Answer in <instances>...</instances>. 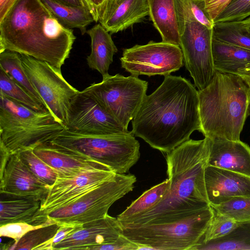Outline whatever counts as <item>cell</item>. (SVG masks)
Here are the masks:
<instances>
[{"mask_svg":"<svg viewBox=\"0 0 250 250\" xmlns=\"http://www.w3.org/2000/svg\"><path fill=\"white\" fill-rule=\"evenodd\" d=\"M33 151L53 168L59 177L74 175L88 169L111 170L106 165L83 153L60 147L49 142L38 146Z\"/></svg>","mask_w":250,"mask_h":250,"instance_id":"17","label":"cell"},{"mask_svg":"<svg viewBox=\"0 0 250 250\" xmlns=\"http://www.w3.org/2000/svg\"><path fill=\"white\" fill-rule=\"evenodd\" d=\"M194 250H250V221L238 223L227 235L199 245Z\"/></svg>","mask_w":250,"mask_h":250,"instance_id":"28","label":"cell"},{"mask_svg":"<svg viewBox=\"0 0 250 250\" xmlns=\"http://www.w3.org/2000/svg\"><path fill=\"white\" fill-rule=\"evenodd\" d=\"M149 16L162 42L180 46V34L174 0H148Z\"/></svg>","mask_w":250,"mask_h":250,"instance_id":"22","label":"cell"},{"mask_svg":"<svg viewBox=\"0 0 250 250\" xmlns=\"http://www.w3.org/2000/svg\"><path fill=\"white\" fill-rule=\"evenodd\" d=\"M210 206L217 212L237 223L250 221V197H234L220 204Z\"/></svg>","mask_w":250,"mask_h":250,"instance_id":"32","label":"cell"},{"mask_svg":"<svg viewBox=\"0 0 250 250\" xmlns=\"http://www.w3.org/2000/svg\"><path fill=\"white\" fill-rule=\"evenodd\" d=\"M20 55L23 68L46 108L65 125L70 100L79 90L66 81L61 69L46 62Z\"/></svg>","mask_w":250,"mask_h":250,"instance_id":"11","label":"cell"},{"mask_svg":"<svg viewBox=\"0 0 250 250\" xmlns=\"http://www.w3.org/2000/svg\"><path fill=\"white\" fill-rule=\"evenodd\" d=\"M59 227L54 224L33 229L25 234L18 242L1 246V249L37 250L39 246L55 236Z\"/></svg>","mask_w":250,"mask_h":250,"instance_id":"30","label":"cell"},{"mask_svg":"<svg viewBox=\"0 0 250 250\" xmlns=\"http://www.w3.org/2000/svg\"><path fill=\"white\" fill-rule=\"evenodd\" d=\"M65 128L49 111L33 110L0 93V145L11 154L34 149Z\"/></svg>","mask_w":250,"mask_h":250,"instance_id":"6","label":"cell"},{"mask_svg":"<svg viewBox=\"0 0 250 250\" xmlns=\"http://www.w3.org/2000/svg\"><path fill=\"white\" fill-rule=\"evenodd\" d=\"M116 174L111 170L93 169L68 176H57L46 196L41 202L40 209L34 216L32 224L35 220L96 188Z\"/></svg>","mask_w":250,"mask_h":250,"instance_id":"14","label":"cell"},{"mask_svg":"<svg viewBox=\"0 0 250 250\" xmlns=\"http://www.w3.org/2000/svg\"><path fill=\"white\" fill-rule=\"evenodd\" d=\"M207 166L250 177V146L240 140L210 139Z\"/></svg>","mask_w":250,"mask_h":250,"instance_id":"20","label":"cell"},{"mask_svg":"<svg viewBox=\"0 0 250 250\" xmlns=\"http://www.w3.org/2000/svg\"><path fill=\"white\" fill-rule=\"evenodd\" d=\"M242 70H250V63H249V64H248L245 67L242 69Z\"/></svg>","mask_w":250,"mask_h":250,"instance_id":"46","label":"cell"},{"mask_svg":"<svg viewBox=\"0 0 250 250\" xmlns=\"http://www.w3.org/2000/svg\"><path fill=\"white\" fill-rule=\"evenodd\" d=\"M213 216L199 245L206 243L227 235L238 224V223L232 219L217 212L213 208Z\"/></svg>","mask_w":250,"mask_h":250,"instance_id":"34","label":"cell"},{"mask_svg":"<svg viewBox=\"0 0 250 250\" xmlns=\"http://www.w3.org/2000/svg\"><path fill=\"white\" fill-rule=\"evenodd\" d=\"M161 85L144 98L132 120L131 132L151 147L168 153L200 131L198 91L181 76H164Z\"/></svg>","mask_w":250,"mask_h":250,"instance_id":"1","label":"cell"},{"mask_svg":"<svg viewBox=\"0 0 250 250\" xmlns=\"http://www.w3.org/2000/svg\"><path fill=\"white\" fill-rule=\"evenodd\" d=\"M58 1L64 3L69 5L81 7H87L89 9L86 2L85 0H56Z\"/></svg>","mask_w":250,"mask_h":250,"instance_id":"43","label":"cell"},{"mask_svg":"<svg viewBox=\"0 0 250 250\" xmlns=\"http://www.w3.org/2000/svg\"><path fill=\"white\" fill-rule=\"evenodd\" d=\"M49 188L27 167L19 152L11 155L4 169L0 172V193L6 197L41 202Z\"/></svg>","mask_w":250,"mask_h":250,"instance_id":"15","label":"cell"},{"mask_svg":"<svg viewBox=\"0 0 250 250\" xmlns=\"http://www.w3.org/2000/svg\"><path fill=\"white\" fill-rule=\"evenodd\" d=\"M41 201L24 198L9 197L0 202V226L11 223L32 224L40 208Z\"/></svg>","mask_w":250,"mask_h":250,"instance_id":"25","label":"cell"},{"mask_svg":"<svg viewBox=\"0 0 250 250\" xmlns=\"http://www.w3.org/2000/svg\"><path fill=\"white\" fill-rule=\"evenodd\" d=\"M122 223L107 214L104 218L85 224L53 247V250H89L116 241L123 235Z\"/></svg>","mask_w":250,"mask_h":250,"instance_id":"16","label":"cell"},{"mask_svg":"<svg viewBox=\"0 0 250 250\" xmlns=\"http://www.w3.org/2000/svg\"><path fill=\"white\" fill-rule=\"evenodd\" d=\"M148 82L131 75L120 74L103 77L102 82L92 83L86 88L105 109L128 129L146 93Z\"/></svg>","mask_w":250,"mask_h":250,"instance_id":"10","label":"cell"},{"mask_svg":"<svg viewBox=\"0 0 250 250\" xmlns=\"http://www.w3.org/2000/svg\"><path fill=\"white\" fill-rule=\"evenodd\" d=\"M0 67L46 108L42 99L32 84L23 68L19 53L9 50L0 52Z\"/></svg>","mask_w":250,"mask_h":250,"instance_id":"27","label":"cell"},{"mask_svg":"<svg viewBox=\"0 0 250 250\" xmlns=\"http://www.w3.org/2000/svg\"><path fill=\"white\" fill-rule=\"evenodd\" d=\"M83 225L69 224L60 226L55 236L39 246L37 250H53V247L55 245L63 240Z\"/></svg>","mask_w":250,"mask_h":250,"instance_id":"38","label":"cell"},{"mask_svg":"<svg viewBox=\"0 0 250 250\" xmlns=\"http://www.w3.org/2000/svg\"><path fill=\"white\" fill-rule=\"evenodd\" d=\"M209 143V138L206 137L200 140L189 139L167 153L169 187L165 196L146 212L123 224L141 225L210 206L205 182Z\"/></svg>","mask_w":250,"mask_h":250,"instance_id":"3","label":"cell"},{"mask_svg":"<svg viewBox=\"0 0 250 250\" xmlns=\"http://www.w3.org/2000/svg\"><path fill=\"white\" fill-rule=\"evenodd\" d=\"M201 132L205 137L240 140L250 115V86L238 74L215 70L205 88L198 90Z\"/></svg>","mask_w":250,"mask_h":250,"instance_id":"4","label":"cell"},{"mask_svg":"<svg viewBox=\"0 0 250 250\" xmlns=\"http://www.w3.org/2000/svg\"><path fill=\"white\" fill-rule=\"evenodd\" d=\"M120 61L122 67L131 75L150 77L167 75L179 70L184 60L180 46L151 41L125 49Z\"/></svg>","mask_w":250,"mask_h":250,"instance_id":"12","label":"cell"},{"mask_svg":"<svg viewBox=\"0 0 250 250\" xmlns=\"http://www.w3.org/2000/svg\"><path fill=\"white\" fill-rule=\"evenodd\" d=\"M136 182L133 174L116 173L77 199L35 220L32 225H83L103 218L116 201L133 189Z\"/></svg>","mask_w":250,"mask_h":250,"instance_id":"7","label":"cell"},{"mask_svg":"<svg viewBox=\"0 0 250 250\" xmlns=\"http://www.w3.org/2000/svg\"><path fill=\"white\" fill-rule=\"evenodd\" d=\"M49 143L83 153L109 167L117 174H125L139 160L140 143L131 131L108 135L74 133L65 128Z\"/></svg>","mask_w":250,"mask_h":250,"instance_id":"8","label":"cell"},{"mask_svg":"<svg viewBox=\"0 0 250 250\" xmlns=\"http://www.w3.org/2000/svg\"><path fill=\"white\" fill-rule=\"evenodd\" d=\"M180 34V47L186 68L201 90L215 72L212 53V29L197 21L187 0H174Z\"/></svg>","mask_w":250,"mask_h":250,"instance_id":"9","label":"cell"},{"mask_svg":"<svg viewBox=\"0 0 250 250\" xmlns=\"http://www.w3.org/2000/svg\"><path fill=\"white\" fill-rule=\"evenodd\" d=\"M205 182L210 205L220 204L234 197H250L249 176L207 165Z\"/></svg>","mask_w":250,"mask_h":250,"instance_id":"18","label":"cell"},{"mask_svg":"<svg viewBox=\"0 0 250 250\" xmlns=\"http://www.w3.org/2000/svg\"><path fill=\"white\" fill-rule=\"evenodd\" d=\"M19 153L27 167L40 181L49 187L53 185L58 176L57 172L40 158L33 149Z\"/></svg>","mask_w":250,"mask_h":250,"instance_id":"33","label":"cell"},{"mask_svg":"<svg viewBox=\"0 0 250 250\" xmlns=\"http://www.w3.org/2000/svg\"><path fill=\"white\" fill-rule=\"evenodd\" d=\"M250 16V0H232L214 22L242 21Z\"/></svg>","mask_w":250,"mask_h":250,"instance_id":"35","label":"cell"},{"mask_svg":"<svg viewBox=\"0 0 250 250\" xmlns=\"http://www.w3.org/2000/svg\"><path fill=\"white\" fill-rule=\"evenodd\" d=\"M76 38L41 0H17L0 21V52L14 51L59 69Z\"/></svg>","mask_w":250,"mask_h":250,"instance_id":"2","label":"cell"},{"mask_svg":"<svg viewBox=\"0 0 250 250\" xmlns=\"http://www.w3.org/2000/svg\"><path fill=\"white\" fill-rule=\"evenodd\" d=\"M212 53L216 70L236 74L250 63V50L212 38Z\"/></svg>","mask_w":250,"mask_h":250,"instance_id":"23","label":"cell"},{"mask_svg":"<svg viewBox=\"0 0 250 250\" xmlns=\"http://www.w3.org/2000/svg\"><path fill=\"white\" fill-rule=\"evenodd\" d=\"M196 20L209 28L212 29L214 24L205 9L204 0H187Z\"/></svg>","mask_w":250,"mask_h":250,"instance_id":"37","label":"cell"},{"mask_svg":"<svg viewBox=\"0 0 250 250\" xmlns=\"http://www.w3.org/2000/svg\"><path fill=\"white\" fill-rule=\"evenodd\" d=\"M0 93L36 111L48 110L0 67Z\"/></svg>","mask_w":250,"mask_h":250,"instance_id":"31","label":"cell"},{"mask_svg":"<svg viewBox=\"0 0 250 250\" xmlns=\"http://www.w3.org/2000/svg\"><path fill=\"white\" fill-rule=\"evenodd\" d=\"M17 0H0V21L5 17Z\"/></svg>","mask_w":250,"mask_h":250,"instance_id":"42","label":"cell"},{"mask_svg":"<svg viewBox=\"0 0 250 250\" xmlns=\"http://www.w3.org/2000/svg\"><path fill=\"white\" fill-rule=\"evenodd\" d=\"M236 74L242 77L250 86V70H241Z\"/></svg>","mask_w":250,"mask_h":250,"instance_id":"44","label":"cell"},{"mask_svg":"<svg viewBox=\"0 0 250 250\" xmlns=\"http://www.w3.org/2000/svg\"><path fill=\"white\" fill-rule=\"evenodd\" d=\"M213 214L209 206L141 225L122 224L123 234L138 245L139 250H193L200 244Z\"/></svg>","mask_w":250,"mask_h":250,"instance_id":"5","label":"cell"},{"mask_svg":"<svg viewBox=\"0 0 250 250\" xmlns=\"http://www.w3.org/2000/svg\"><path fill=\"white\" fill-rule=\"evenodd\" d=\"M65 129L89 135H108L129 132L110 114L86 88L71 99L67 111Z\"/></svg>","mask_w":250,"mask_h":250,"instance_id":"13","label":"cell"},{"mask_svg":"<svg viewBox=\"0 0 250 250\" xmlns=\"http://www.w3.org/2000/svg\"><path fill=\"white\" fill-rule=\"evenodd\" d=\"M44 226L46 225H33L26 222L8 223L0 226V236L12 238L17 243L28 232Z\"/></svg>","mask_w":250,"mask_h":250,"instance_id":"36","label":"cell"},{"mask_svg":"<svg viewBox=\"0 0 250 250\" xmlns=\"http://www.w3.org/2000/svg\"><path fill=\"white\" fill-rule=\"evenodd\" d=\"M205 9L214 21L232 0H204Z\"/></svg>","mask_w":250,"mask_h":250,"instance_id":"40","label":"cell"},{"mask_svg":"<svg viewBox=\"0 0 250 250\" xmlns=\"http://www.w3.org/2000/svg\"><path fill=\"white\" fill-rule=\"evenodd\" d=\"M86 33L91 39V51L86 58L90 68L98 71L103 77L109 74L110 65L118 51L111 36L100 23L95 24Z\"/></svg>","mask_w":250,"mask_h":250,"instance_id":"21","label":"cell"},{"mask_svg":"<svg viewBox=\"0 0 250 250\" xmlns=\"http://www.w3.org/2000/svg\"><path fill=\"white\" fill-rule=\"evenodd\" d=\"M147 16L148 0H106L98 21L109 33H116L141 22Z\"/></svg>","mask_w":250,"mask_h":250,"instance_id":"19","label":"cell"},{"mask_svg":"<svg viewBox=\"0 0 250 250\" xmlns=\"http://www.w3.org/2000/svg\"><path fill=\"white\" fill-rule=\"evenodd\" d=\"M212 38L250 50V32L243 26L241 21L214 22Z\"/></svg>","mask_w":250,"mask_h":250,"instance_id":"29","label":"cell"},{"mask_svg":"<svg viewBox=\"0 0 250 250\" xmlns=\"http://www.w3.org/2000/svg\"><path fill=\"white\" fill-rule=\"evenodd\" d=\"M241 22L243 26L250 32V17L241 21Z\"/></svg>","mask_w":250,"mask_h":250,"instance_id":"45","label":"cell"},{"mask_svg":"<svg viewBox=\"0 0 250 250\" xmlns=\"http://www.w3.org/2000/svg\"><path fill=\"white\" fill-rule=\"evenodd\" d=\"M94 19L95 22H97L101 9L106 0H85Z\"/></svg>","mask_w":250,"mask_h":250,"instance_id":"41","label":"cell"},{"mask_svg":"<svg viewBox=\"0 0 250 250\" xmlns=\"http://www.w3.org/2000/svg\"><path fill=\"white\" fill-rule=\"evenodd\" d=\"M139 249L138 245L123 234L116 241L95 246L92 250H137Z\"/></svg>","mask_w":250,"mask_h":250,"instance_id":"39","label":"cell"},{"mask_svg":"<svg viewBox=\"0 0 250 250\" xmlns=\"http://www.w3.org/2000/svg\"><path fill=\"white\" fill-rule=\"evenodd\" d=\"M169 187L168 179L145 191L135 200L117 218L121 223L146 212L159 203L165 196Z\"/></svg>","mask_w":250,"mask_h":250,"instance_id":"26","label":"cell"},{"mask_svg":"<svg viewBox=\"0 0 250 250\" xmlns=\"http://www.w3.org/2000/svg\"><path fill=\"white\" fill-rule=\"evenodd\" d=\"M41 0L63 26L79 29L82 35L86 33L87 27L95 21L87 7L71 6L56 0Z\"/></svg>","mask_w":250,"mask_h":250,"instance_id":"24","label":"cell"}]
</instances>
